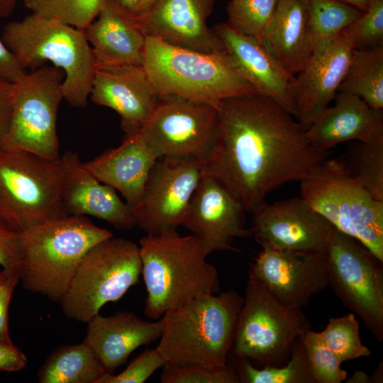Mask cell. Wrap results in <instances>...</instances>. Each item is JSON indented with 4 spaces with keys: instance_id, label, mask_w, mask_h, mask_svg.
<instances>
[{
    "instance_id": "obj_11",
    "label": "cell",
    "mask_w": 383,
    "mask_h": 383,
    "mask_svg": "<svg viewBox=\"0 0 383 383\" xmlns=\"http://www.w3.org/2000/svg\"><path fill=\"white\" fill-rule=\"evenodd\" d=\"M64 72L43 65L28 71L15 82V96L9 129L2 149L27 151L57 160L60 144L57 116L64 99Z\"/></svg>"
},
{
    "instance_id": "obj_38",
    "label": "cell",
    "mask_w": 383,
    "mask_h": 383,
    "mask_svg": "<svg viewBox=\"0 0 383 383\" xmlns=\"http://www.w3.org/2000/svg\"><path fill=\"white\" fill-rule=\"evenodd\" d=\"M165 359L155 349H148L134 359L118 374H104L96 383H143L166 363Z\"/></svg>"
},
{
    "instance_id": "obj_49",
    "label": "cell",
    "mask_w": 383,
    "mask_h": 383,
    "mask_svg": "<svg viewBox=\"0 0 383 383\" xmlns=\"http://www.w3.org/2000/svg\"><path fill=\"white\" fill-rule=\"evenodd\" d=\"M350 5H352L357 9L365 11L370 4V0H341Z\"/></svg>"
},
{
    "instance_id": "obj_41",
    "label": "cell",
    "mask_w": 383,
    "mask_h": 383,
    "mask_svg": "<svg viewBox=\"0 0 383 383\" xmlns=\"http://www.w3.org/2000/svg\"><path fill=\"white\" fill-rule=\"evenodd\" d=\"M19 282L16 272H0V341L11 340L9 332V310L15 287Z\"/></svg>"
},
{
    "instance_id": "obj_43",
    "label": "cell",
    "mask_w": 383,
    "mask_h": 383,
    "mask_svg": "<svg viewBox=\"0 0 383 383\" xmlns=\"http://www.w3.org/2000/svg\"><path fill=\"white\" fill-rule=\"evenodd\" d=\"M27 364L26 355L11 340L0 341V372H18Z\"/></svg>"
},
{
    "instance_id": "obj_1",
    "label": "cell",
    "mask_w": 383,
    "mask_h": 383,
    "mask_svg": "<svg viewBox=\"0 0 383 383\" xmlns=\"http://www.w3.org/2000/svg\"><path fill=\"white\" fill-rule=\"evenodd\" d=\"M258 94L225 99L217 106L215 138L203 170L252 213L273 189L301 181L328 153L315 149L306 126Z\"/></svg>"
},
{
    "instance_id": "obj_36",
    "label": "cell",
    "mask_w": 383,
    "mask_h": 383,
    "mask_svg": "<svg viewBox=\"0 0 383 383\" xmlns=\"http://www.w3.org/2000/svg\"><path fill=\"white\" fill-rule=\"evenodd\" d=\"M315 383H341L348 372L330 350L320 332L309 329L300 337Z\"/></svg>"
},
{
    "instance_id": "obj_27",
    "label": "cell",
    "mask_w": 383,
    "mask_h": 383,
    "mask_svg": "<svg viewBox=\"0 0 383 383\" xmlns=\"http://www.w3.org/2000/svg\"><path fill=\"white\" fill-rule=\"evenodd\" d=\"M308 0H277L260 41L274 58L296 76L309 60Z\"/></svg>"
},
{
    "instance_id": "obj_44",
    "label": "cell",
    "mask_w": 383,
    "mask_h": 383,
    "mask_svg": "<svg viewBox=\"0 0 383 383\" xmlns=\"http://www.w3.org/2000/svg\"><path fill=\"white\" fill-rule=\"evenodd\" d=\"M28 71L22 67L0 38V79L15 83Z\"/></svg>"
},
{
    "instance_id": "obj_5",
    "label": "cell",
    "mask_w": 383,
    "mask_h": 383,
    "mask_svg": "<svg viewBox=\"0 0 383 383\" xmlns=\"http://www.w3.org/2000/svg\"><path fill=\"white\" fill-rule=\"evenodd\" d=\"M1 38L25 70L48 62L62 70L64 99L73 107L87 105L96 67L83 30L31 13L7 23Z\"/></svg>"
},
{
    "instance_id": "obj_35",
    "label": "cell",
    "mask_w": 383,
    "mask_h": 383,
    "mask_svg": "<svg viewBox=\"0 0 383 383\" xmlns=\"http://www.w3.org/2000/svg\"><path fill=\"white\" fill-rule=\"evenodd\" d=\"M277 0H231L226 23L235 32L260 40L272 18Z\"/></svg>"
},
{
    "instance_id": "obj_25",
    "label": "cell",
    "mask_w": 383,
    "mask_h": 383,
    "mask_svg": "<svg viewBox=\"0 0 383 383\" xmlns=\"http://www.w3.org/2000/svg\"><path fill=\"white\" fill-rule=\"evenodd\" d=\"M157 160L139 131L126 136L118 147L106 150L84 164L100 182L118 191L133 211Z\"/></svg>"
},
{
    "instance_id": "obj_13",
    "label": "cell",
    "mask_w": 383,
    "mask_h": 383,
    "mask_svg": "<svg viewBox=\"0 0 383 383\" xmlns=\"http://www.w3.org/2000/svg\"><path fill=\"white\" fill-rule=\"evenodd\" d=\"M217 106L177 96H160L140 130L159 158L190 156L202 163L215 138Z\"/></svg>"
},
{
    "instance_id": "obj_4",
    "label": "cell",
    "mask_w": 383,
    "mask_h": 383,
    "mask_svg": "<svg viewBox=\"0 0 383 383\" xmlns=\"http://www.w3.org/2000/svg\"><path fill=\"white\" fill-rule=\"evenodd\" d=\"M243 301L229 289L199 296L167 312L155 349L167 362L227 366Z\"/></svg>"
},
{
    "instance_id": "obj_7",
    "label": "cell",
    "mask_w": 383,
    "mask_h": 383,
    "mask_svg": "<svg viewBox=\"0 0 383 383\" xmlns=\"http://www.w3.org/2000/svg\"><path fill=\"white\" fill-rule=\"evenodd\" d=\"M299 182L301 197L383 262V201L350 174L343 161L325 159Z\"/></svg>"
},
{
    "instance_id": "obj_19",
    "label": "cell",
    "mask_w": 383,
    "mask_h": 383,
    "mask_svg": "<svg viewBox=\"0 0 383 383\" xmlns=\"http://www.w3.org/2000/svg\"><path fill=\"white\" fill-rule=\"evenodd\" d=\"M90 98L120 116L125 137L140 131L150 119L160 96L143 66L97 68Z\"/></svg>"
},
{
    "instance_id": "obj_6",
    "label": "cell",
    "mask_w": 383,
    "mask_h": 383,
    "mask_svg": "<svg viewBox=\"0 0 383 383\" xmlns=\"http://www.w3.org/2000/svg\"><path fill=\"white\" fill-rule=\"evenodd\" d=\"M142 66L160 96L217 106L225 99L257 93L226 52H201L146 35Z\"/></svg>"
},
{
    "instance_id": "obj_15",
    "label": "cell",
    "mask_w": 383,
    "mask_h": 383,
    "mask_svg": "<svg viewBox=\"0 0 383 383\" xmlns=\"http://www.w3.org/2000/svg\"><path fill=\"white\" fill-rule=\"evenodd\" d=\"M250 229L261 244L304 252H326L334 227L302 197L268 204L252 213Z\"/></svg>"
},
{
    "instance_id": "obj_22",
    "label": "cell",
    "mask_w": 383,
    "mask_h": 383,
    "mask_svg": "<svg viewBox=\"0 0 383 383\" xmlns=\"http://www.w3.org/2000/svg\"><path fill=\"white\" fill-rule=\"evenodd\" d=\"M61 162L62 203L67 215L91 216L122 231L135 226L131 208L113 187L100 182L87 170L77 152H65Z\"/></svg>"
},
{
    "instance_id": "obj_2",
    "label": "cell",
    "mask_w": 383,
    "mask_h": 383,
    "mask_svg": "<svg viewBox=\"0 0 383 383\" xmlns=\"http://www.w3.org/2000/svg\"><path fill=\"white\" fill-rule=\"evenodd\" d=\"M139 248L148 317L160 319L196 297L220 292L218 271L193 235L182 236L177 231L146 234Z\"/></svg>"
},
{
    "instance_id": "obj_29",
    "label": "cell",
    "mask_w": 383,
    "mask_h": 383,
    "mask_svg": "<svg viewBox=\"0 0 383 383\" xmlns=\"http://www.w3.org/2000/svg\"><path fill=\"white\" fill-rule=\"evenodd\" d=\"M338 92L357 96L377 110L383 108V47L355 48Z\"/></svg>"
},
{
    "instance_id": "obj_40",
    "label": "cell",
    "mask_w": 383,
    "mask_h": 383,
    "mask_svg": "<svg viewBox=\"0 0 383 383\" xmlns=\"http://www.w3.org/2000/svg\"><path fill=\"white\" fill-rule=\"evenodd\" d=\"M19 232L0 218V265L3 270L18 274L20 258Z\"/></svg>"
},
{
    "instance_id": "obj_39",
    "label": "cell",
    "mask_w": 383,
    "mask_h": 383,
    "mask_svg": "<svg viewBox=\"0 0 383 383\" xmlns=\"http://www.w3.org/2000/svg\"><path fill=\"white\" fill-rule=\"evenodd\" d=\"M355 26V48L382 46L383 0H370L367 9Z\"/></svg>"
},
{
    "instance_id": "obj_46",
    "label": "cell",
    "mask_w": 383,
    "mask_h": 383,
    "mask_svg": "<svg viewBox=\"0 0 383 383\" xmlns=\"http://www.w3.org/2000/svg\"><path fill=\"white\" fill-rule=\"evenodd\" d=\"M123 11L128 14L133 19L137 11L138 0H111Z\"/></svg>"
},
{
    "instance_id": "obj_23",
    "label": "cell",
    "mask_w": 383,
    "mask_h": 383,
    "mask_svg": "<svg viewBox=\"0 0 383 383\" xmlns=\"http://www.w3.org/2000/svg\"><path fill=\"white\" fill-rule=\"evenodd\" d=\"M334 99V105L321 111L306 126L307 139L315 149L328 153L343 142L383 140L382 110L347 92H338Z\"/></svg>"
},
{
    "instance_id": "obj_14",
    "label": "cell",
    "mask_w": 383,
    "mask_h": 383,
    "mask_svg": "<svg viewBox=\"0 0 383 383\" xmlns=\"http://www.w3.org/2000/svg\"><path fill=\"white\" fill-rule=\"evenodd\" d=\"M203 174V163L190 156L159 158L138 206L135 226L147 234L177 231Z\"/></svg>"
},
{
    "instance_id": "obj_26",
    "label": "cell",
    "mask_w": 383,
    "mask_h": 383,
    "mask_svg": "<svg viewBox=\"0 0 383 383\" xmlns=\"http://www.w3.org/2000/svg\"><path fill=\"white\" fill-rule=\"evenodd\" d=\"M97 68L143 65L146 35L134 20L111 0L84 30Z\"/></svg>"
},
{
    "instance_id": "obj_16",
    "label": "cell",
    "mask_w": 383,
    "mask_h": 383,
    "mask_svg": "<svg viewBox=\"0 0 383 383\" xmlns=\"http://www.w3.org/2000/svg\"><path fill=\"white\" fill-rule=\"evenodd\" d=\"M250 265L248 275L286 305L301 309L328 287L326 252L283 250L267 244Z\"/></svg>"
},
{
    "instance_id": "obj_10",
    "label": "cell",
    "mask_w": 383,
    "mask_h": 383,
    "mask_svg": "<svg viewBox=\"0 0 383 383\" xmlns=\"http://www.w3.org/2000/svg\"><path fill=\"white\" fill-rule=\"evenodd\" d=\"M139 245L122 238L93 246L78 266L60 304L70 319L87 323L109 302H117L139 282Z\"/></svg>"
},
{
    "instance_id": "obj_24",
    "label": "cell",
    "mask_w": 383,
    "mask_h": 383,
    "mask_svg": "<svg viewBox=\"0 0 383 383\" xmlns=\"http://www.w3.org/2000/svg\"><path fill=\"white\" fill-rule=\"evenodd\" d=\"M87 323L83 342L96 355L105 374H113L138 348L159 339L164 327L162 317L150 322L131 311H118L110 316L98 313Z\"/></svg>"
},
{
    "instance_id": "obj_47",
    "label": "cell",
    "mask_w": 383,
    "mask_h": 383,
    "mask_svg": "<svg viewBox=\"0 0 383 383\" xmlns=\"http://www.w3.org/2000/svg\"><path fill=\"white\" fill-rule=\"evenodd\" d=\"M18 0H0V18L10 16L15 9Z\"/></svg>"
},
{
    "instance_id": "obj_3",
    "label": "cell",
    "mask_w": 383,
    "mask_h": 383,
    "mask_svg": "<svg viewBox=\"0 0 383 383\" xmlns=\"http://www.w3.org/2000/svg\"><path fill=\"white\" fill-rule=\"evenodd\" d=\"M19 281L60 302L86 253L113 234L85 216L68 215L19 232Z\"/></svg>"
},
{
    "instance_id": "obj_48",
    "label": "cell",
    "mask_w": 383,
    "mask_h": 383,
    "mask_svg": "<svg viewBox=\"0 0 383 383\" xmlns=\"http://www.w3.org/2000/svg\"><path fill=\"white\" fill-rule=\"evenodd\" d=\"M345 382L349 383H368L371 382V377L364 372L357 371L349 379H346Z\"/></svg>"
},
{
    "instance_id": "obj_18",
    "label": "cell",
    "mask_w": 383,
    "mask_h": 383,
    "mask_svg": "<svg viewBox=\"0 0 383 383\" xmlns=\"http://www.w3.org/2000/svg\"><path fill=\"white\" fill-rule=\"evenodd\" d=\"M355 23L332 42L314 51L294 77L296 118L305 126L330 105L338 93L355 48Z\"/></svg>"
},
{
    "instance_id": "obj_9",
    "label": "cell",
    "mask_w": 383,
    "mask_h": 383,
    "mask_svg": "<svg viewBox=\"0 0 383 383\" xmlns=\"http://www.w3.org/2000/svg\"><path fill=\"white\" fill-rule=\"evenodd\" d=\"M243 299L231 353L262 367L285 364L296 342L311 329L307 317L249 275Z\"/></svg>"
},
{
    "instance_id": "obj_42",
    "label": "cell",
    "mask_w": 383,
    "mask_h": 383,
    "mask_svg": "<svg viewBox=\"0 0 383 383\" xmlns=\"http://www.w3.org/2000/svg\"><path fill=\"white\" fill-rule=\"evenodd\" d=\"M14 96L15 84L0 79V150L9 129Z\"/></svg>"
},
{
    "instance_id": "obj_45",
    "label": "cell",
    "mask_w": 383,
    "mask_h": 383,
    "mask_svg": "<svg viewBox=\"0 0 383 383\" xmlns=\"http://www.w3.org/2000/svg\"><path fill=\"white\" fill-rule=\"evenodd\" d=\"M159 0H138V5L136 13L133 18L136 23L144 17L157 4Z\"/></svg>"
},
{
    "instance_id": "obj_12",
    "label": "cell",
    "mask_w": 383,
    "mask_h": 383,
    "mask_svg": "<svg viewBox=\"0 0 383 383\" xmlns=\"http://www.w3.org/2000/svg\"><path fill=\"white\" fill-rule=\"evenodd\" d=\"M328 286L383 340V267L362 243L335 227L326 251Z\"/></svg>"
},
{
    "instance_id": "obj_17",
    "label": "cell",
    "mask_w": 383,
    "mask_h": 383,
    "mask_svg": "<svg viewBox=\"0 0 383 383\" xmlns=\"http://www.w3.org/2000/svg\"><path fill=\"white\" fill-rule=\"evenodd\" d=\"M245 212L238 200L203 170L181 226L199 239L208 255L216 251L238 252L234 239L251 234L245 227Z\"/></svg>"
},
{
    "instance_id": "obj_30",
    "label": "cell",
    "mask_w": 383,
    "mask_h": 383,
    "mask_svg": "<svg viewBox=\"0 0 383 383\" xmlns=\"http://www.w3.org/2000/svg\"><path fill=\"white\" fill-rule=\"evenodd\" d=\"M308 8L312 53L335 40L364 12L341 0H308Z\"/></svg>"
},
{
    "instance_id": "obj_37",
    "label": "cell",
    "mask_w": 383,
    "mask_h": 383,
    "mask_svg": "<svg viewBox=\"0 0 383 383\" xmlns=\"http://www.w3.org/2000/svg\"><path fill=\"white\" fill-rule=\"evenodd\" d=\"M162 383H239L237 372L229 365L211 367L201 364L166 362L162 366Z\"/></svg>"
},
{
    "instance_id": "obj_28",
    "label": "cell",
    "mask_w": 383,
    "mask_h": 383,
    "mask_svg": "<svg viewBox=\"0 0 383 383\" xmlns=\"http://www.w3.org/2000/svg\"><path fill=\"white\" fill-rule=\"evenodd\" d=\"M105 374L90 348L84 342L57 348L38 372L40 383H96Z\"/></svg>"
},
{
    "instance_id": "obj_21",
    "label": "cell",
    "mask_w": 383,
    "mask_h": 383,
    "mask_svg": "<svg viewBox=\"0 0 383 383\" xmlns=\"http://www.w3.org/2000/svg\"><path fill=\"white\" fill-rule=\"evenodd\" d=\"M213 31L240 74L255 91L296 117L294 77L268 52L260 40L240 34L226 23L216 25Z\"/></svg>"
},
{
    "instance_id": "obj_32",
    "label": "cell",
    "mask_w": 383,
    "mask_h": 383,
    "mask_svg": "<svg viewBox=\"0 0 383 383\" xmlns=\"http://www.w3.org/2000/svg\"><path fill=\"white\" fill-rule=\"evenodd\" d=\"M350 174L377 200L383 201V140L357 142L348 154Z\"/></svg>"
},
{
    "instance_id": "obj_34",
    "label": "cell",
    "mask_w": 383,
    "mask_h": 383,
    "mask_svg": "<svg viewBox=\"0 0 383 383\" xmlns=\"http://www.w3.org/2000/svg\"><path fill=\"white\" fill-rule=\"evenodd\" d=\"M320 334L341 363L371 355L370 350L361 341L360 324L353 313L330 318Z\"/></svg>"
},
{
    "instance_id": "obj_31",
    "label": "cell",
    "mask_w": 383,
    "mask_h": 383,
    "mask_svg": "<svg viewBox=\"0 0 383 383\" xmlns=\"http://www.w3.org/2000/svg\"><path fill=\"white\" fill-rule=\"evenodd\" d=\"M237 372L240 382L245 383H315L308 359L299 338L294 344L287 362L279 366L257 367L247 360H240Z\"/></svg>"
},
{
    "instance_id": "obj_8",
    "label": "cell",
    "mask_w": 383,
    "mask_h": 383,
    "mask_svg": "<svg viewBox=\"0 0 383 383\" xmlns=\"http://www.w3.org/2000/svg\"><path fill=\"white\" fill-rule=\"evenodd\" d=\"M61 157L0 150V218L18 232L66 216Z\"/></svg>"
},
{
    "instance_id": "obj_20",
    "label": "cell",
    "mask_w": 383,
    "mask_h": 383,
    "mask_svg": "<svg viewBox=\"0 0 383 383\" xmlns=\"http://www.w3.org/2000/svg\"><path fill=\"white\" fill-rule=\"evenodd\" d=\"M214 0H159L136 22L145 35L170 44L205 53H223L225 49L207 26Z\"/></svg>"
},
{
    "instance_id": "obj_33",
    "label": "cell",
    "mask_w": 383,
    "mask_h": 383,
    "mask_svg": "<svg viewBox=\"0 0 383 383\" xmlns=\"http://www.w3.org/2000/svg\"><path fill=\"white\" fill-rule=\"evenodd\" d=\"M106 0H24L32 13L55 18L84 30L99 15Z\"/></svg>"
}]
</instances>
